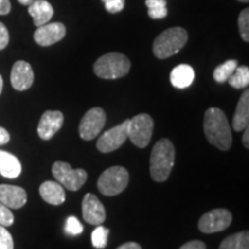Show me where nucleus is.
I'll use <instances>...</instances> for the list:
<instances>
[{"label":"nucleus","instance_id":"12","mask_svg":"<svg viewBox=\"0 0 249 249\" xmlns=\"http://www.w3.org/2000/svg\"><path fill=\"white\" fill-rule=\"evenodd\" d=\"M66 35V27L61 22L46 23L37 28L34 39L40 46H50L60 42Z\"/></svg>","mask_w":249,"mask_h":249},{"label":"nucleus","instance_id":"27","mask_svg":"<svg viewBox=\"0 0 249 249\" xmlns=\"http://www.w3.org/2000/svg\"><path fill=\"white\" fill-rule=\"evenodd\" d=\"M65 231H66L68 234L77 235V234H81V233H82L83 226H82V224L79 222V219H77L76 217L71 216V217H68L66 220Z\"/></svg>","mask_w":249,"mask_h":249},{"label":"nucleus","instance_id":"25","mask_svg":"<svg viewBox=\"0 0 249 249\" xmlns=\"http://www.w3.org/2000/svg\"><path fill=\"white\" fill-rule=\"evenodd\" d=\"M108 233H110V230L107 229V227L97 225V227L93 230L91 234V241L93 247L98 249H103L107 247Z\"/></svg>","mask_w":249,"mask_h":249},{"label":"nucleus","instance_id":"8","mask_svg":"<svg viewBox=\"0 0 249 249\" xmlns=\"http://www.w3.org/2000/svg\"><path fill=\"white\" fill-rule=\"evenodd\" d=\"M107 123V114L101 107H92L87 112L81 120L79 133L81 139L85 141H91L102 132Z\"/></svg>","mask_w":249,"mask_h":249},{"label":"nucleus","instance_id":"31","mask_svg":"<svg viewBox=\"0 0 249 249\" xmlns=\"http://www.w3.org/2000/svg\"><path fill=\"white\" fill-rule=\"evenodd\" d=\"M9 34L4 23L0 22V50H4L8 45Z\"/></svg>","mask_w":249,"mask_h":249},{"label":"nucleus","instance_id":"16","mask_svg":"<svg viewBox=\"0 0 249 249\" xmlns=\"http://www.w3.org/2000/svg\"><path fill=\"white\" fill-rule=\"evenodd\" d=\"M28 13L34 18V24L38 28L50 22L53 17V7L46 0H34L28 7Z\"/></svg>","mask_w":249,"mask_h":249},{"label":"nucleus","instance_id":"15","mask_svg":"<svg viewBox=\"0 0 249 249\" xmlns=\"http://www.w3.org/2000/svg\"><path fill=\"white\" fill-rule=\"evenodd\" d=\"M0 203L9 209H20L27 203V193L22 187L0 185Z\"/></svg>","mask_w":249,"mask_h":249},{"label":"nucleus","instance_id":"23","mask_svg":"<svg viewBox=\"0 0 249 249\" xmlns=\"http://www.w3.org/2000/svg\"><path fill=\"white\" fill-rule=\"evenodd\" d=\"M238 67V61L234 59L227 60L224 64L219 65L216 70L213 71V79L218 83H224L229 80V77L232 75L233 71Z\"/></svg>","mask_w":249,"mask_h":249},{"label":"nucleus","instance_id":"10","mask_svg":"<svg viewBox=\"0 0 249 249\" xmlns=\"http://www.w3.org/2000/svg\"><path fill=\"white\" fill-rule=\"evenodd\" d=\"M127 127H128V120H124L118 126L108 129L105 132L97 141V149L103 154L112 152L119 149L121 145L128 139L127 135Z\"/></svg>","mask_w":249,"mask_h":249},{"label":"nucleus","instance_id":"6","mask_svg":"<svg viewBox=\"0 0 249 249\" xmlns=\"http://www.w3.org/2000/svg\"><path fill=\"white\" fill-rule=\"evenodd\" d=\"M154 130V120L147 113H141L128 119L127 135L130 142L139 148H145L150 142Z\"/></svg>","mask_w":249,"mask_h":249},{"label":"nucleus","instance_id":"19","mask_svg":"<svg viewBox=\"0 0 249 249\" xmlns=\"http://www.w3.org/2000/svg\"><path fill=\"white\" fill-rule=\"evenodd\" d=\"M22 171L20 160L14 155L0 150V174L7 179L18 178Z\"/></svg>","mask_w":249,"mask_h":249},{"label":"nucleus","instance_id":"30","mask_svg":"<svg viewBox=\"0 0 249 249\" xmlns=\"http://www.w3.org/2000/svg\"><path fill=\"white\" fill-rule=\"evenodd\" d=\"M104 2L105 9L111 14L121 12L124 7V0H102Z\"/></svg>","mask_w":249,"mask_h":249},{"label":"nucleus","instance_id":"29","mask_svg":"<svg viewBox=\"0 0 249 249\" xmlns=\"http://www.w3.org/2000/svg\"><path fill=\"white\" fill-rule=\"evenodd\" d=\"M14 223V214L9 208L2 203H0V225L1 226H11Z\"/></svg>","mask_w":249,"mask_h":249},{"label":"nucleus","instance_id":"14","mask_svg":"<svg viewBox=\"0 0 249 249\" xmlns=\"http://www.w3.org/2000/svg\"><path fill=\"white\" fill-rule=\"evenodd\" d=\"M11 83L18 91H24L33 86L34 71L27 61L18 60L13 65L11 71Z\"/></svg>","mask_w":249,"mask_h":249},{"label":"nucleus","instance_id":"38","mask_svg":"<svg viewBox=\"0 0 249 249\" xmlns=\"http://www.w3.org/2000/svg\"><path fill=\"white\" fill-rule=\"evenodd\" d=\"M2 87H4V81H2V77L0 75V93L2 91Z\"/></svg>","mask_w":249,"mask_h":249},{"label":"nucleus","instance_id":"36","mask_svg":"<svg viewBox=\"0 0 249 249\" xmlns=\"http://www.w3.org/2000/svg\"><path fill=\"white\" fill-rule=\"evenodd\" d=\"M244 130H245V134H244V136H242V144H244L246 148H249V138H248L249 129H248V127Z\"/></svg>","mask_w":249,"mask_h":249},{"label":"nucleus","instance_id":"9","mask_svg":"<svg viewBox=\"0 0 249 249\" xmlns=\"http://www.w3.org/2000/svg\"><path fill=\"white\" fill-rule=\"evenodd\" d=\"M232 223L231 211L226 209H213L204 213L198 220V229L203 233H217L226 230Z\"/></svg>","mask_w":249,"mask_h":249},{"label":"nucleus","instance_id":"4","mask_svg":"<svg viewBox=\"0 0 249 249\" xmlns=\"http://www.w3.org/2000/svg\"><path fill=\"white\" fill-rule=\"evenodd\" d=\"M130 61L126 55L111 52L102 55L93 65V71L98 77L105 80H116L128 74Z\"/></svg>","mask_w":249,"mask_h":249},{"label":"nucleus","instance_id":"34","mask_svg":"<svg viewBox=\"0 0 249 249\" xmlns=\"http://www.w3.org/2000/svg\"><path fill=\"white\" fill-rule=\"evenodd\" d=\"M9 140H11L9 133L5 128L0 127V145H4L6 143H8Z\"/></svg>","mask_w":249,"mask_h":249},{"label":"nucleus","instance_id":"1","mask_svg":"<svg viewBox=\"0 0 249 249\" xmlns=\"http://www.w3.org/2000/svg\"><path fill=\"white\" fill-rule=\"evenodd\" d=\"M204 134L208 141L219 150L226 151L232 145V132L225 113L217 107H210L204 113Z\"/></svg>","mask_w":249,"mask_h":249},{"label":"nucleus","instance_id":"24","mask_svg":"<svg viewBox=\"0 0 249 249\" xmlns=\"http://www.w3.org/2000/svg\"><path fill=\"white\" fill-rule=\"evenodd\" d=\"M148 7V15L154 20H160L166 17L167 11L166 0H145Z\"/></svg>","mask_w":249,"mask_h":249},{"label":"nucleus","instance_id":"22","mask_svg":"<svg viewBox=\"0 0 249 249\" xmlns=\"http://www.w3.org/2000/svg\"><path fill=\"white\" fill-rule=\"evenodd\" d=\"M227 81H229L230 86L235 89L247 88L249 85V68L247 66L236 67Z\"/></svg>","mask_w":249,"mask_h":249},{"label":"nucleus","instance_id":"33","mask_svg":"<svg viewBox=\"0 0 249 249\" xmlns=\"http://www.w3.org/2000/svg\"><path fill=\"white\" fill-rule=\"evenodd\" d=\"M11 2L9 0H0V15H6L11 12Z\"/></svg>","mask_w":249,"mask_h":249},{"label":"nucleus","instance_id":"17","mask_svg":"<svg viewBox=\"0 0 249 249\" xmlns=\"http://www.w3.org/2000/svg\"><path fill=\"white\" fill-rule=\"evenodd\" d=\"M39 194L43 200L52 205H60L66 200V194L62 186L54 181L43 182L39 187Z\"/></svg>","mask_w":249,"mask_h":249},{"label":"nucleus","instance_id":"3","mask_svg":"<svg viewBox=\"0 0 249 249\" xmlns=\"http://www.w3.org/2000/svg\"><path fill=\"white\" fill-rule=\"evenodd\" d=\"M188 34L183 28L173 27L158 35L152 45L154 54L158 59H166L177 54L186 45Z\"/></svg>","mask_w":249,"mask_h":249},{"label":"nucleus","instance_id":"39","mask_svg":"<svg viewBox=\"0 0 249 249\" xmlns=\"http://www.w3.org/2000/svg\"><path fill=\"white\" fill-rule=\"evenodd\" d=\"M239 1H241V2H248L249 0H239Z\"/></svg>","mask_w":249,"mask_h":249},{"label":"nucleus","instance_id":"20","mask_svg":"<svg viewBox=\"0 0 249 249\" xmlns=\"http://www.w3.org/2000/svg\"><path fill=\"white\" fill-rule=\"evenodd\" d=\"M195 77L194 70L189 65H179L174 67L170 74V81L173 87L178 89H185L193 83Z\"/></svg>","mask_w":249,"mask_h":249},{"label":"nucleus","instance_id":"21","mask_svg":"<svg viewBox=\"0 0 249 249\" xmlns=\"http://www.w3.org/2000/svg\"><path fill=\"white\" fill-rule=\"evenodd\" d=\"M219 249H249V233L244 231L227 236L220 244Z\"/></svg>","mask_w":249,"mask_h":249},{"label":"nucleus","instance_id":"28","mask_svg":"<svg viewBox=\"0 0 249 249\" xmlns=\"http://www.w3.org/2000/svg\"><path fill=\"white\" fill-rule=\"evenodd\" d=\"M0 249H14V242L11 233L0 225Z\"/></svg>","mask_w":249,"mask_h":249},{"label":"nucleus","instance_id":"35","mask_svg":"<svg viewBox=\"0 0 249 249\" xmlns=\"http://www.w3.org/2000/svg\"><path fill=\"white\" fill-rule=\"evenodd\" d=\"M117 249H142L141 246L136 242H126V244L121 245Z\"/></svg>","mask_w":249,"mask_h":249},{"label":"nucleus","instance_id":"18","mask_svg":"<svg viewBox=\"0 0 249 249\" xmlns=\"http://www.w3.org/2000/svg\"><path fill=\"white\" fill-rule=\"evenodd\" d=\"M249 124V91L245 90L235 108L232 126L235 132H242Z\"/></svg>","mask_w":249,"mask_h":249},{"label":"nucleus","instance_id":"11","mask_svg":"<svg viewBox=\"0 0 249 249\" xmlns=\"http://www.w3.org/2000/svg\"><path fill=\"white\" fill-rule=\"evenodd\" d=\"M82 216L83 219L90 225H101L104 223L107 213L104 205L96 195L86 194L82 201Z\"/></svg>","mask_w":249,"mask_h":249},{"label":"nucleus","instance_id":"5","mask_svg":"<svg viewBox=\"0 0 249 249\" xmlns=\"http://www.w3.org/2000/svg\"><path fill=\"white\" fill-rule=\"evenodd\" d=\"M129 181V174L123 166H112L101 174L97 187L105 196H116L126 189Z\"/></svg>","mask_w":249,"mask_h":249},{"label":"nucleus","instance_id":"13","mask_svg":"<svg viewBox=\"0 0 249 249\" xmlns=\"http://www.w3.org/2000/svg\"><path fill=\"white\" fill-rule=\"evenodd\" d=\"M64 124V114L60 111H45L38 123L37 133L44 141L52 139L55 133L62 127Z\"/></svg>","mask_w":249,"mask_h":249},{"label":"nucleus","instance_id":"7","mask_svg":"<svg viewBox=\"0 0 249 249\" xmlns=\"http://www.w3.org/2000/svg\"><path fill=\"white\" fill-rule=\"evenodd\" d=\"M52 173L55 180L68 191L75 192L85 185L88 174L83 169H71V166L65 161H55L52 166Z\"/></svg>","mask_w":249,"mask_h":249},{"label":"nucleus","instance_id":"26","mask_svg":"<svg viewBox=\"0 0 249 249\" xmlns=\"http://www.w3.org/2000/svg\"><path fill=\"white\" fill-rule=\"evenodd\" d=\"M238 24H239V31H240L241 38L245 42L249 40V9L245 8L239 15L238 18Z\"/></svg>","mask_w":249,"mask_h":249},{"label":"nucleus","instance_id":"37","mask_svg":"<svg viewBox=\"0 0 249 249\" xmlns=\"http://www.w3.org/2000/svg\"><path fill=\"white\" fill-rule=\"evenodd\" d=\"M18 2H20L21 5H24V6H29L31 2L34 1V0H18Z\"/></svg>","mask_w":249,"mask_h":249},{"label":"nucleus","instance_id":"32","mask_svg":"<svg viewBox=\"0 0 249 249\" xmlns=\"http://www.w3.org/2000/svg\"><path fill=\"white\" fill-rule=\"evenodd\" d=\"M179 249H207V246H205L203 241L193 240L186 242V244L182 245Z\"/></svg>","mask_w":249,"mask_h":249},{"label":"nucleus","instance_id":"2","mask_svg":"<svg viewBox=\"0 0 249 249\" xmlns=\"http://www.w3.org/2000/svg\"><path fill=\"white\" fill-rule=\"evenodd\" d=\"M176 150L173 143L161 139L155 144L150 156V176L157 182L166 181L173 169Z\"/></svg>","mask_w":249,"mask_h":249}]
</instances>
